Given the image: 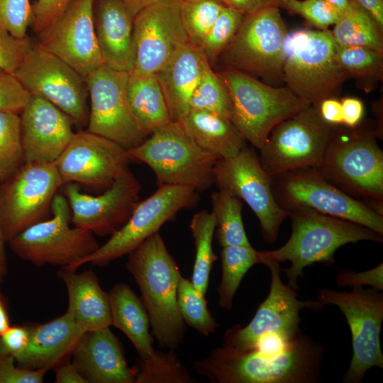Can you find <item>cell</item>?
Returning <instances> with one entry per match:
<instances>
[{
	"instance_id": "46",
	"label": "cell",
	"mask_w": 383,
	"mask_h": 383,
	"mask_svg": "<svg viewBox=\"0 0 383 383\" xmlns=\"http://www.w3.org/2000/svg\"><path fill=\"white\" fill-rule=\"evenodd\" d=\"M30 96L13 72L0 68V111L21 112Z\"/></svg>"
},
{
	"instance_id": "37",
	"label": "cell",
	"mask_w": 383,
	"mask_h": 383,
	"mask_svg": "<svg viewBox=\"0 0 383 383\" xmlns=\"http://www.w3.org/2000/svg\"><path fill=\"white\" fill-rule=\"evenodd\" d=\"M139 359L135 383L196 382L173 350L163 352L154 349Z\"/></svg>"
},
{
	"instance_id": "12",
	"label": "cell",
	"mask_w": 383,
	"mask_h": 383,
	"mask_svg": "<svg viewBox=\"0 0 383 383\" xmlns=\"http://www.w3.org/2000/svg\"><path fill=\"white\" fill-rule=\"evenodd\" d=\"M317 300L335 305L343 313L350 327L353 355L344 376L346 383H360L372 367L383 368L380 332L383 321V293L374 288L353 287L351 292L321 289Z\"/></svg>"
},
{
	"instance_id": "17",
	"label": "cell",
	"mask_w": 383,
	"mask_h": 383,
	"mask_svg": "<svg viewBox=\"0 0 383 383\" xmlns=\"http://www.w3.org/2000/svg\"><path fill=\"white\" fill-rule=\"evenodd\" d=\"M270 270V289L250 323L242 327L235 324L223 335L224 344L239 351L255 350L260 338L267 335L292 336L301 331L299 311L307 309L315 312L325 305L318 300H299L295 290L284 284L281 279L279 263H263Z\"/></svg>"
},
{
	"instance_id": "39",
	"label": "cell",
	"mask_w": 383,
	"mask_h": 383,
	"mask_svg": "<svg viewBox=\"0 0 383 383\" xmlns=\"http://www.w3.org/2000/svg\"><path fill=\"white\" fill-rule=\"evenodd\" d=\"M23 164L21 117L16 112L0 111V183Z\"/></svg>"
},
{
	"instance_id": "29",
	"label": "cell",
	"mask_w": 383,
	"mask_h": 383,
	"mask_svg": "<svg viewBox=\"0 0 383 383\" xmlns=\"http://www.w3.org/2000/svg\"><path fill=\"white\" fill-rule=\"evenodd\" d=\"M178 122L201 149L218 159L233 157L247 146L231 121L215 113L190 109Z\"/></svg>"
},
{
	"instance_id": "4",
	"label": "cell",
	"mask_w": 383,
	"mask_h": 383,
	"mask_svg": "<svg viewBox=\"0 0 383 383\" xmlns=\"http://www.w3.org/2000/svg\"><path fill=\"white\" fill-rule=\"evenodd\" d=\"M377 130L335 126L320 165L330 183L353 198L383 201V151Z\"/></svg>"
},
{
	"instance_id": "26",
	"label": "cell",
	"mask_w": 383,
	"mask_h": 383,
	"mask_svg": "<svg viewBox=\"0 0 383 383\" xmlns=\"http://www.w3.org/2000/svg\"><path fill=\"white\" fill-rule=\"evenodd\" d=\"M208 62L202 48L188 42L155 73L172 121H179L189 111L192 96Z\"/></svg>"
},
{
	"instance_id": "57",
	"label": "cell",
	"mask_w": 383,
	"mask_h": 383,
	"mask_svg": "<svg viewBox=\"0 0 383 383\" xmlns=\"http://www.w3.org/2000/svg\"><path fill=\"white\" fill-rule=\"evenodd\" d=\"M131 10L134 16L143 8L157 0H121Z\"/></svg>"
},
{
	"instance_id": "8",
	"label": "cell",
	"mask_w": 383,
	"mask_h": 383,
	"mask_svg": "<svg viewBox=\"0 0 383 383\" xmlns=\"http://www.w3.org/2000/svg\"><path fill=\"white\" fill-rule=\"evenodd\" d=\"M52 216L26 228L9 242L21 259L38 266L58 265L73 270L99 247L91 231L70 227L71 211L65 196L55 194Z\"/></svg>"
},
{
	"instance_id": "45",
	"label": "cell",
	"mask_w": 383,
	"mask_h": 383,
	"mask_svg": "<svg viewBox=\"0 0 383 383\" xmlns=\"http://www.w3.org/2000/svg\"><path fill=\"white\" fill-rule=\"evenodd\" d=\"M35 45L28 36L16 38L0 28V68L13 73Z\"/></svg>"
},
{
	"instance_id": "58",
	"label": "cell",
	"mask_w": 383,
	"mask_h": 383,
	"mask_svg": "<svg viewBox=\"0 0 383 383\" xmlns=\"http://www.w3.org/2000/svg\"><path fill=\"white\" fill-rule=\"evenodd\" d=\"M5 241L0 229V282L3 280L8 272L4 246Z\"/></svg>"
},
{
	"instance_id": "41",
	"label": "cell",
	"mask_w": 383,
	"mask_h": 383,
	"mask_svg": "<svg viewBox=\"0 0 383 383\" xmlns=\"http://www.w3.org/2000/svg\"><path fill=\"white\" fill-rule=\"evenodd\" d=\"M190 109L203 110L231 119L232 106L228 92L219 75L212 70L209 62L206 64L192 96Z\"/></svg>"
},
{
	"instance_id": "6",
	"label": "cell",
	"mask_w": 383,
	"mask_h": 383,
	"mask_svg": "<svg viewBox=\"0 0 383 383\" xmlns=\"http://www.w3.org/2000/svg\"><path fill=\"white\" fill-rule=\"evenodd\" d=\"M128 151L133 160L148 165L157 184L187 186L197 192L214 184L213 168L218 158L201 149L178 121H171Z\"/></svg>"
},
{
	"instance_id": "56",
	"label": "cell",
	"mask_w": 383,
	"mask_h": 383,
	"mask_svg": "<svg viewBox=\"0 0 383 383\" xmlns=\"http://www.w3.org/2000/svg\"><path fill=\"white\" fill-rule=\"evenodd\" d=\"M10 326L6 304L0 291V335L4 333Z\"/></svg>"
},
{
	"instance_id": "13",
	"label": "cell",
	"mask_w": 383,
	"mask_h": 383,
	"mask_svg": "<svg viewBox=\"0 0 383 383\" xmlns=\"http://www.w3.org/2000/svg\"><path fill=\"white\" fill-rule=\"evenodd\" d=\"M199 199V192L190 187H158L151 196L138 202L129 219L118 231L95 252L79 261L73 270H77L87 263L104 267L128 255L158 232L179 211L196 206Z\"/></svg>"
},
{
	"instance_id": "50",
	"label": "cell",
	"mask_w": 383,
	"mask_h": 383,
	"mask_svg": "<svg viewBox=\"0 0 383 383\" xmlns=\"http://www.w3.org/2000/svg\"><path fill=\"white\" fill-rule=\"evenodd\" d=\"M29 337L28 326H10L0 335V352L16 360L26 348Z\"/></svg>"
},
{
	"instance_id": "34",
	"label": "cell",
	"mask_w": 383,
	"mask_h": 383,
	"mask_svg": "<svg viewBox=\"0 0 383 383\" xmlns=\"http://www.w3.org/2000/svg\"><path fill=\"white\" fill-rule=\"evenodd\" d=\"M335 57L339 67L349 78L355 79L359 87L367 92L382 79V53L362 46L337 45Z\"/></svg>"
},
{
	"instance_id": "25",
	"label": "cell",
	"mask_w": 383,
	"mask_h": 383,
	"mask_svg": "<svg viewBox=\"0 0 383 383\" xmlns=\"http://www.w3.org/2000/svg\"><path fill=\"white\" fill-rule=\"evenodd\" d=\"M134 18L121 0L94 1V28L103 63L113 70L129 74L135 64Z\"/></svg>"
},
{
	"instance_id": "53",
	"label": "cell",
	"mask_w": 383,
	"mask_h": 383,
	"mask_svg": "<svg viewBox=\"0 0 383 383\" xmlns=\"http://www.w3.org/2000/svg\"><path fill=\"white\" fill-rule=\"evenodd\" d=\"M53 369L56 383H88L69 359L66 358Z\"/></svg>"
},
{
	"instance_id": "20",
	"label": "cell",
	"mask_w": 383,
	"mask_h": 383,
	"mask_svg": "<svg viewBox=\"0 0 383 383\" xmlns=\"http://www.w3.org/2000/svg\"><path fill=\"white\" fill-rule=\"evenodd\" d=\"M94 1L74 0L37 33L40 48L66 62L84 79L104 65L94 28Z\"/></svg>"
},
{
	"instance_id": "19",
	"label": "cell",
	"mask_w": 383,
	"mask_h": 383,
	"mask_svg": "<svg viewBox=\"0 0 383 383\" xmlns=\"http://www.w3.org/2000/svg\"><path fill=\"white\" fill-rule=\"evenodd\" d=\"M182 0H157L133 21L134 68L131 74H155L189 38L181 17Z\"/></svg>"
},
{
	"instance_id": "54",
	"label": "cell",
	"mask_w": 383,
	"mask_h": 383,
	"mask_svg": "<svg viewBox=\"0 0 383 383\" xmlns=\"http://www.w3.org/2000/svg\"><path fill=\"white\" fill-rule=\"evenodd\" d=\"M226 7L248 15L270 6H277L274 0H220Z\"/></svg>"
},
{
	"instance_id": "38",
	"label": "cell",
	"mask_w": 383,
	"mask_h": 383,
	"mask_svg": "<svg viewBox=\"0 0 383 383\" xmlns=\"http://www.w3.org/2000/svg\"><path fill=\"white\" fill-rule=\"evenodd\" d=\"M177 300L181 317L188 326L204 336L216 331L219 325L208 309L204 295L182 276L178 283Z\"/></svg>"
},
{
	"instance_id": "3",
	"label": "cell",
	"mask_w": 383,
	"mask_h": 383,
	"mask_svg": "<svg viewBox=\"0 0 383 383\" xmlns=\"http://www.w3.org/2000/svg\"><path fill=\"white\" fill-rule=\"evenodd\" d=\"M126 268L140 289L152 334L160 347L174 350L185 334L177 300L182 275L159 232L128 254Z\"/></svg>"
},
{
	"instance_id": "47",
	"label": "cell",
	"mask_w": 383,
	"mask_h": 383,
	"mask_svg": "<svg viewBox=\"0 0 383 383\" xmlns=\"http://www.w3.org/2000/svg\"><path fill=\"white\" fill-rule=\"evenodd\" d=\"M15 358L0 352V383H42L45 370H28L16 364Z\"/></svg>"
},
{
	"instance_id": "10",
	"label": "cell",
	"mask_w": 383,
	"mask_h": 383,
	"mask_svg": "<svg viewBox=\"0 0 383 383\" xmlns=\"http://www.w3.org/2000/svg\"><path fill=\"white\" fill-rule=\"evenodd\" d=\"M335 126L325 122L318 105L309 104L277 124L259 149V159L270 176L318 167Z\"/></svg>"
},
{
	"instance_id": "5",
	"label": "cell",
	"mask_w": 383,
	"mask_h": 383,
	"mask_svg": "<svg viewBox=\"0 0 383 383\" xmlns=\"http://www.w3.org/2000/svg\"><path fill=\"white\" fill-rule=\"evenodd\" d=\"M336 43L329 30L288 33L284 43L283 79L297 96L312 105L335 97L349 79L335 57Z\"/></svg>"
},
{
	"instance_id": "21",
	"label": "cell",
	"mask_w": 383,
	"mask_h": 383,
	"mask_svg": "<svg viewBox=\"0 0 383 383\" xmlns=\"http://www.w3.org/2000/svg\"><path fill=\"white\" fill-rule=\"evenodd\" d=\"M140 189L138 179L128 167L99 196L82 192L77 183H66L64 190L71 223L97 235H111L129 219L138 202Z\"/></svg>"
},
{
	"instance_id": "40",
	"label": "cell",
	"mask_w": 383,
	"mask_h": 383,
	"mask_svg": "<svg viewBox=\"0 0 383 383\" xmlns=\"http://www.w3.org/2000/svg\"><path fill=\"white\" fill-rule=\"evenodd\" d=\"M225 7L220 0H182V21L191 44L202 48L206 37Z\"/></svg>"
},
{
	"instance_id": "43",
	"label": "cell",
	"mask_w": 383,
	"mask_h": 383,
	"mask_svg": "<svg viewBox=\"0 0 383 383\" xmlns=\"http://www.w3.org/2000/svg\"><path fill=\"white\" fill-rule=\"evenodd\" d=\"M282 7L300 15L318 30H328L341 16L325 0H287Z\"/></svg>"
},
{
	"instance_id": "42",
	"label": "cell",
	"mask_w": 383,
	"mask_h": 383,
	"mask_svg": "<svg viewBox=\"0 0 383 383\" xmlns=\"http://www.w3.org/2000/svg\"><path fill=\"white\" fill-rule=\"evenodd\" d=\"M244 17L242 13L226 6L221 11L202 45L209 62L223 52L239 29Z\"/></svg>"
},
{
	"instance_id": "35",
	"label": "cell",
	"mask_w": 383,
	"mask_h": 383,
	"mask_svg": "<svg viewBox=\"0 0 383 383\" xmlns=\"http://www.w3.org/2000/svg\"><path fill=\"white\" fill-rule=\"evenodd\" d=\"M196 254L191 281L205 295L213 263L217 256L213 251L212 241L216 229V219L211 212L201 210L195 213L190 223Z\"/></svg>"
},
{
	"instance_id": "36",
	"label": "cell",
	"mask_w": 383,
	"mask_h": 383,
	"mask_svg": "<svg viewBox=\"0 0 383 383\" xmlns=\"http://www.w3.org/2000/svg\"><path fill=\"white\" fill-rule=\"evenodd\" d=\"M222 277L217 288L218 306L229 310L234 296L246 272L258 264L257 251L249 246L222 247L221 253Z\"/></svg>"
},
{
	"instance_id": "24",
	"label": "cell",
	"mask_w": 383,
	"mask_h": 383,
	"mask_svg": "<svg viewBox=\"0 0 383 383\" xmlns=\"http://www.w3.org/2000/svg\"><path fill=\"white\" fill-rule=\"evenodd\" d=\"M71 356L88 383H135L138 370L128 367L110 327L84 333Z\"/></svg>"
},
{
	"instance_id": "1",
	"label": "cell",
	"mask_w": 383,
	"mask_h": 383,
	"mask_svg": "<svg viewBox=\"0 0 383 383\" xmlns=\"http://www.w3.org/2000/svg\"><path fill=\"white\" fill-rule=\"evenodd\" d=\"M323 355L324 346L301 332L278 353L239 351L224 344L194 367L212 383H316Z\"/></svg>"
},
{
	"instance_id": "23",
	"label": "cell",
	"mask_w": 383,
	"mask_h": 383,
	"mask_svg": "<svg viewBox=\"0 0 383 383\" xmlns=\"http://www.w3.org/2000/svg\"><path fill=\"white\" fill-rule=\"evenodd\" d=\"M24 164L54 163L72 140V119L58 107L31 95L21 111Z\"/></svg>"
},
{
	"instance_id": "18",
	"label": "cell",
	"mask_w": 383,
	"mask_h": 383,
	"mask_svg": "<svg viewBox=\"0 0 383 383\" xmlns=\"http://www.w3.org/2000/svg\"><path fill=\"white\" fill-rule=\"evenodd\" d=\"M13 74L31 95L53 104L77 126L87 125L84 79L66 62L35 43Z\"/></svg>"
},
{
	"instance_id": "31",
	"label": "cell",
	"mask_w": 383,
	"mask_h": 383,
	"mask_svg": "<svg viewBox=\"0 0 383 383\" xmlns=\"http://www.w3.org/2000/svg\"><path fill=\"white\" fill-rule=\"evenodd\" d=\"M127 96L135 119L148 135L172 121L155 74L135 75L130 73Z\"/></svg>"
},
{
	"instance_id": "49",
	"label": "cell",
	"mask_w": 383,
	"mask_h": 383,
	"mask_svg": "<svg viewBox=\"0 0 383 383\" xmlns=\"http://www.w3.org/2000/svg\"><path fill=\"white\" fill-rule=\"evenodd\" d=\"M335 282L338 287L370 286L379 291L383 290V264L363 272L351 270H341L335 277Z\"/></svg>"
},
{
	"instance_id": "48",
	"label": "cell",
	"mask_w": 383,
	"mask_h": 383,
	"mask_svg": "<svg viewBox=\"0 0 383 383\" xmlns=\"http://www.w3.org/2000/svg\"><path fill=\"white\" fill-rule=\"evenodd\" d=\"M74 0H36L32 6L33 31L37 34L60 16Z\"/></svg>"
},
{
	"instance_id": "9",
	"label": "cell",
	"mask_w": 383,
	"mask_h": 383,
	"mask_svg": "<svg viewBox=\"0 0 383 383\" xmlns=\"http://www.w3.org/2000/svg\"><path fill=\"white\" fill-rule=\"evenodd\" d=\"M287 33L279 7L267 6L245 16L221 54L227 68L260 77L278 87L284 82V43Z\"/></svg>"
},
{
	"instance_id": "60",
	"label": "cell",
	"mask_w": 383,
	"mask_h": 383,
	"mask_svg": "<svg viewBox=\"0 0 383 383\" xmlns=\"http://www.w3.org/2000/svg\"><path fill=\"white\" fill-rule=\"evenodd\" d=\"M274 1L277 3V4L278 5V6H279V8H281L282 6V4H284V2L285 1H287V0H274Z\"/></svg>"
},
{
	"instance_id": "55",
	"label": "cell",
	"mask_w": 383,
	"mask_h": 383,
	"mask_svg": "<svg viewBox=\"0 0 383 383\" xmlns=\"http://www.w3.org/2000/svg\"><path fill=\"white\" fill-rule=\"evenodd\" d=\"M376 21L383 31V0H354Z\"/></svg>"
},
{
	"instance_id": "2",
	"label": "cell",
	"mask_w": 383,
	"mask_h": 383,
	"mask_svg": "<svg viewBox=\"0 0 383 383\" xmlns=\"http://www.w3.org/2000/svg\"><path fill=\"white\" fill-rule=\"evenodd\" d=\"M292 220V234L287 242L274 250L257 251L258 263L290 261L284 269L288 285L296 290L303 270L316 262H334V254L341 246L361 240L383 242V235L355 223L324 214L307 206L286 209Z\"/></svg>"
},
{
	"instance_id": "27",
	"label": "cell",
	"mask_w": 383,
	"mask_h": 383,
	"mask_svg": "<svg viewBox=\"0 0 383 383\" xmlns=\"http://www.w3.org/2000/svg\"><path fill=\"white\" fill-rule=\"evenodd\" d=\"M28 327V344L16 363L23 368L46 372L71 356L85 333L67 311L49 322Z\"/></svg>"
},
{
	"instance_id": "52",
	"label": "cell",
	"mask_w": 383,
	"mask_h": 383,
	"mask_svg": "<svg viewBox=\"0 0 383 383\" xmlns=\"http://www.w3.org/2000/svg\"><path fill=\"white\" fill-rule=\"evenodd\" d=\"M322 119L332 126L343 125L342 106L340 100L328 97L322 100L318 105Z\"/></svg>"
},
{
	"instance_id": "32",
	"label": "cell",
	"mask_w": 383,
	"mask_h": 383,
	"mask_svg": "<svg viewBox=\"0 0 383 383\" xmlns=\"http://www.w3.org/2000/svg\"><path fill=\"white\" fill-rule=\"evenodd\" d=\"M334 26L331 33L337 45L362 46L383 54V31L355 1Z\"/></svg>"
},
{
	"instance_id": "15",
	"label": "cell",
	"mask_w": 383,
	"mask_h": 383,
	"mask_svg": "<svg viewBox=\"0 0 383 383\" xmlns=\"http://www.w3.org/2000/svg\"><path fill=\"white\" fill-rule=\"evenodd\" d=\"M0 190V229L6 241L46 220L63 185L54 163L23 164Z\"/></svg>"
},
{
	"instance_id": "11",
	"label": "cell",
	"mask_w": 383,
	"mask_h": 383,
	"mask_svg": "<svg viewBox=\"0 0 383 383\" xmlns=\"http://www.w3.org/2000/svg\"><path fill=\"white\" fill-rule=\"evenodd\" d=\"M271 179L275 199L284 209L307 206L383 235V214L330 183L315 168L296 169Z\"/></svg>"
},
{
	"instance_id": "33",
	"label": "cell",
	"mask_w": 383,
	"mask_h": 383,
	"mask_svg": "<svg viewBox=\"0 0 383 383\" xmlns=\"http://www.w3.org/2000/svg\"><path fill=\"white\" fill-rule=\"evenodd\" d=\"M211 199L219 245L221 247L250 245L242 218V200L223 189L213 192Z\"/></svg>"
},
{
	"instance_id": "22",
	"label": "cell",
	"mask_w": 383,
	"mask_h": 383,
	"mask_svg": "<svg viewBox=\"0 0 383 383\" xmlns=\"http://www.w3.org/2000/svg\"><path fill=\"white\" fill-rule=\"evenodd\" d=\"M131 161L126 149L87 130L74 133L54 165L63 184L74 182L108 189Z\"/></svg>"
},
{
	"instance_id": "28",
	"label": "cell",
	"mask_w": 383,
	"mask_h": 383,
	"mask_svg": "<svg viewBox=\"0 0 383 383\" xmlns=\"http://www.w3.org/2000/svg\"><path fill=\"white\" fill-rule=\"evenodd\" d=\"M57 277L67 291V311L84 332L111 326L109 294L103 290L92 270L78 273L62 267Z\"/></svg>"
},
{
	"instance_id": "16",
	"label": "cell",
	"mask_w": 383,
	"mask_h": 383,
	"mask_svg": "<svg viewBox=\"0 0 383 383\" xmlns=\"http://www.w3.org/2000/svg\"><path fill=\"white\" fill-rule=\"evenodd\" d=\"M129 73L102 65L84 78L91 101L87 131L129 150L149 136L135 119L128 101Z\"/></svg>"
},
{
	"instance_id": "14",
	"label": "cell",
	"mask_w": 383,
	"mask_h": 383,
	"mask_svg": "<svg viewBox=\"0 0 383 383\" xmlns=\"http://www.w3.org/2000/svg\"><path fill=\"white\" fill-rule=\"evenodd\" d=\"M213 177L218 189L232 193L250 206L258 218L265 241L274 243L288 212L277 203L271 177L257 153L246 146L233 157L216 160Z\"/></svg>"
},
{
	"instance_id": "59",
	"label": "cell",
	"mask_w": 383,
	"mask_h": 383,
	"mask_svg": "<svg viewBox=\"0 0 383 383\" xmlns=\"http://www.w3.org/2000/svg\"><path fill=\"white\" fill-rule=\"evenodd\" d=\"M341 15L351 6L354 0H325Z\"/></svg>"
},
{
	"instance_id": "30",
	"label": "cell",
	"mask_w": 383,
	"mask_h": 383,
	"mask_svg": "<svg viewBox=\"0 0 383 383\" xmlns=\"http://www.w3.org/2000/svg\"><path fill=\"white\" fill-rule=\"evenodd\" d=\"M109 294L111 326L131 340L139 357L153 350L150 320L141 298L125 283L115 284Z\"/></svg>"
},
{
	"instance_id": "44",
	"label": "cell",
	"mask_w": 383,
	"mask_h": 383,
	"mask_svg": "<svg viewBox=\"0 0 383 383\" xmlns=\"http://www.w3.org/2000/svg\"><path fill=\"white\" fill-rule=\"evenodd\" d=\"M30 0H0V28L16 38H25L32 23Z\"/></svg>"
},
{
	"instance_id": "51",
	"label": "cell",
	"mask_w": 383,
	"mask_h": 383,
	"mask_svg": "<svg viewBox=\"0 0 383 383\" xmlns=\"http://www.w3.org/2000/svg\"><path fill=\"white\" fill-rule=\"evenodd\" d=\"M343 125L348 128L357 126L364 116L362 101L355 97H344L340 100Z\"/></svg>"
},
{
	"instance_id": "7",
	"label": "cell",
	"mask_w": 383,
	"mask_h": 383,
	"mask_svg": "<svg viewBox=\"0 0 383 383\" xmlns=\"http://www.w3.org/2000/svg\"><path fill=\"white\" fill-rule=\"evenodd\" d=\"M219 77L231 99V122L258 150L277 124L310 104L287 86L262 83L233 68Z\"/></svg>"
}]
</instances>
